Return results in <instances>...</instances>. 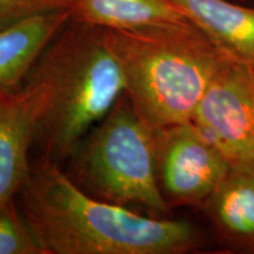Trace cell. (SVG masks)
<instances>
[{
  "label": "cell",
  "mask_w": 254,
  "mask_h": 254,
  "mask_svg": "<svg viewBox=\"0 0 254 254\" xmlns=\"http://www.w3.org/2000/svg\"><path fill=\"white\" fill-rule=\"evenodd\" d=\"M75 0H0V26L33 15L69 11Z\"/></svg>",
  "instance_id": "cell-13"
},
{
  "label": "cell",
  "mask_w": 254,
  "mask_h": 254,
  "mask_svg": "<svg viewBox=\"0 0 254 254\" xmlns=\"http://www.w3.org/2000/svg\"><path fill=\"white\" fill-rule=\"evenodd\" d=\"M69 18V11H57L0 26V92L23 86L43 51Z\"/></svg>",
  "instance_id": "cell-8"
},
{
  "label": "cell",
  "mask_w": 254,
  "mask_h": 254,
  "mask_svg": "<svg viewBox=\"0 0 254 254\" xmlns=\"http://www.w3.org/2000/svg\"><path fill=\"white\" fill-rule=\"evenodd\" d=\"M5 93H8V92H0V95H2V94H5Z\"/></svg>",
  "instance_id": "cell-15"
},
{
  "label": "cell",
  "mask_w": 254,
  "mask_h": 254,
  "mask_svg": "<svg viewBox=\"0 0 254 254\" xmlns=\"http://www.w3.org/2000/svg\"><path fill=\"white\" fill-rule=\"evenodd\" d=\"M41 157L67 160L125 93L104 28L69 20L50 41L20 87Z\"/></svg>",
  "instance_id": "cell-2"
},
{
  "label": "cell",
  "mask_w": 254,
  "mask_h": 254,
  "mask_svg": "<svg viewBox=\"0 0 254 254\" xmlns=\"http://www.w3.org/2000/svg\"><path fill=\"white\" fill-rule=\"evenodd\" d=\"M104 32L125 93L153 131L192 122L212 79L231 60L192 23Z\"/></svg>",
  "instance_id": "cell-3"
},
{
  "label": "cell",
  "mask_w": 254,
  "mask_h": 254,
  "mask_svg": "<svg viewBox=\"0 0 254 254\" xmlns=\"http://www.w3.org/2000/svg\"><path fill=\"white\" fill-rule=\"evenodd\" d=\"M233 62L254 69V5L233 0H172Z\"/></svg>",
  "instance_id": "cell-7"
},
{
  "label": "cell",
  "mask_w": 254,
  "mask_h": 254,
  "mask_svg": "<svg viewBox=\"0 0 254 254\" xmlns=\"http://www.w3.org/2000/svg\"><path fill=\"white\" fill-rule=\"evenodd\" d=\"M233 1L243 2V4H249V5H254V0H233Z\"/></svg>",
  "instance_id": "cell-14"
},
{
  "label": "cell",
  "mask_w": 254,
  "mask_h": 254,
  "mask_svg": "<svg viewBox=\"0 0 254 254\" xmlns=\"http://www.w3.org/2000/svg\"><path fill=\"white\" fill-rule=\"evenodd\" d=\"M69 13L73 20L104 30L190 24L172 0H75Z\"/></svg>",
  "instance_id": "cell-10"
},
{
  "label": "cell",
  "mask_w": 254,
  "mask_h": 254,
  "mask_svg": "<svg viewBox=\"0 0 254 254\" xmlns=\"http://www.w3.org/2000/svg\"><path fill=\"white\" fill-rule=\"evenodd\" d=\"M153 147L159 189L170 207L204 205L232 165L192 122L154 129Z\"/></svg>",
  "instance_id": "cell-5"
},
{
  "label": "cell",
  "mask_w": 254,
  "mask_h": 254,
  "mask_svg": "<svg viewBox=\"0 0 254 254\" xmlns=\"http://www.w3.org/2000/svg\"><path fill=\"white\" fill-rule=\"evenodd\" d=\"M67 160V176L94 198L151 217L166 218L170 212L155 173L153 129L126 93Z\"/></svg>",
  "instance_id": "cell-4"
},
{
  "label": "cell",
  "mask_w": 254,
  "mask_h": 254,
  "mask_svg": "<svg viewBox=\"0 0 254 254\" xmlns=\"http://www.w3.org/2000/svg\"><path fill=\"white\" fill-rule=\"evenodd\" d=\"M32 146L33 119L23 91L0 95V212L27 182Z\"/></svg>",
  "instance_id": "cell-9"
},
{
  "label": "cell",
  "mask_w": 254,
  "mask_h": 254,
  "mask_svg": "<svg viewBox=\"0 0 254 254\" xmlns=\"http://www.w3.org/2000/svg\"><path fill=\"white\" fill-rule=\"evenodd\" d=\"M202 206L225 237L254 247V163L232 164Z\"/></svg>",
  "instance_id": "cell-11"
},
{
  "label": "cell",
  "mask_w": 254,
  "mask_h": 254,
  "mask_svg": "<svg viewBox=\"0 0 254 254\" xmlns=\"http://www.w3.org/2000/svg\"><path fill=\"white\" fill-rule=\"evenodd\" d=\"M0 254H44L15 200L0 212Z\"/></svg>",
  "instance_id": "cell-12"
},
{
  "label": "cell",
  "mask_w": 254,
  "mask_h": 254,
  "mask_svg": "<svg viewBox=\"0 0 254 254\" xmlns=\"http://www.w3.org/2000/svg\"><path fill=\"white\" fill-rule=\"evenodd\" d=\"M192 123L231 164L254 163V69L228 60L208 85Z\"/></svg>",
  "instance_id": "cell-6"
},
{
  "label": "cell",
  "mask_w": 254,
  "mask_h": 254,
  "mask_svg": "<svg viewBox=\"0 0 254 254\" xmlns=\"http://www.w3.org/2000/svg\"><path fill=\"white\" fill-rule=\"evenodd\" d=\"M19 208L44 254H180L201 236L186 220L139 213L84 192L55 160L32 165Z\"/></svg>",
  "instance_id": "cell-1"
}]
</instances>
